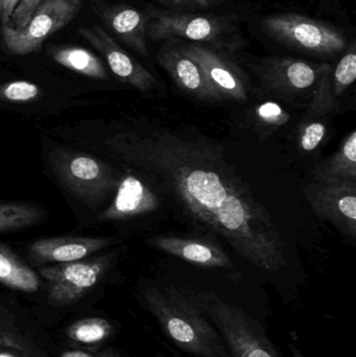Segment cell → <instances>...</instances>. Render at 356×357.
Instances as JSON below:
<instances>
[{"mask_svg":"<svg viewBox=\"0 0 356 357\" xmlns=\"http://www.w3.org/2000/svg\"><path fill=\"white\" fill-rule=\"evenodd\" d=\"M0 357H45L3 307H0Z\"/></svg>","mask_w":356,"mask_h":357,"instance_id":"obj_19","label":"cell"},{"mask_svg":"<svg viewBox=\"0 0 356 357\" xmlns=\"http://www.w3.org/2000/svg\"><path fill=\"white\" fill-rule=\"evenodd\" d=\"M356 79V48L355 43L351 44L348 52L339 61L336 68L332 71V88L334 98L344 94V92L355 83Z\"/></svg>","mask_w":356,"mask_h":357,"instance_id":"obj_24","label":"cell"},{"mask_svg":"<svg viewBox=\"0 0 356 357\" xmlns=\"http://www.w3.org/2000/svg\"><path fill=\"white\" fill-rule=\"evenodd\" d=\"M50 167L60 184L73 197L93 209L116 192L121 181L119 174L104 161L63 149L50 155Z\"/></svg>","mask_w":356,"mask_h":357,"instance_id":"obj_4","label":"cell"},{"mask_svg":"<svg viewBox=\"0 0 356 357\" xmlns=\"http://www.w3.org/2000/svg\"><path fill=\"white\" fill-rule=\"evenodd\" d=\"M201 300L232 357H279L265 328L242 308L213 295H201Z\"/></svg>","mask_w":356,"mask_h":357,"instance_id":"obj_6","label":"cell"},{"mask_svg":"<svg viewBox=\"0 0 356 357\" xmlns=\"http://www.w3.org/2000/svg\"><path fill=\"white\" fill-rule=\"evenodd\" d=\"M157 357H167V356H163V354H159L158 356H157Z\"/></svg>","mask_w":356,"mask_h":357,"instance_id":"obj_35","label":"cell"},{"mask_svg":"<svg viewBox=\"0 0 356 357\" xmlns=\"http://www.w3.org/2000/svg\"><path fill=\"white\" fill-rule=\"evenodd\" d=\"M307 197L320 218L355 238L356 182L314 180L307 187Z\"/></svg>","mask_w":356,"mask_h":357,"instance_id":"obj_10","label":"cell"},{"mask_svg":"<svg viewBox=\"0 0 356 357\" xmlns=\"http://www.w3.org/2000/svg\"><path fill=\"white\" fill-rule=\"evenodd\" d=\"M112 243L111 237L104 236H62L39 239L29 245V259L36 264L77 261L109 247Z\"/></svg>","mask_w":356,"mask_h":357,"instance_id":"obj_15","label":"cell"},{"mask_svg":"<svg viewBox=\"0 0 356 357\" xmlns=\"http://www.w3.org/2000/svg\"><path fill=\"white\" fill-rule=\"evenodd\" d=\"M159 64L169 73L178 88L184 93L206 102L223 100L211 86L198 63L184 54L178 46L169 43L158 52Z\"/></svg>","mask_w":356,"mask_h":357,"instance_id":"obj_13","label":"cell"},{"mask_svg":"<svg viewBox=\"0 0 356 357\" xmlns=\"http://www.w3.org/2000/svg\"><path fill=\"white\" fill-rule=\"evenodd\" d=\"M255 116L261 125L271 129L284 127L291 119L290 114L275 102H265L257 107Z\"/></svg>","mask_w":356,"mask_h":357,"instance_id":"obj_27","label":"cell"},{"mask_svg":"<svg viewBox=\"0 0 356 357\" xmlns=\"http://www.w3.org/2000/svg\"><path fill=\"white\" fill-rule=\"evenodd\" d=\"M62 357H92L89 356V354H85L83 351H77V350H75V351H66L62 354Z\"/></svg>","mask_w":356,"mask_h":357,"instance_id":"obj_32","label":"cell"},{"mask_svg":"<svg viewBox=\"0 0 356 357\" xmlns=\"http://www.w3.org/2000/svg\"><path fill=\"white\" fill-rule=\"evenodd\" d=\"M112 259L113 255H105L40 268V274L48 283V301L56 306L79 301L100 282Z\"/></svg>","mask_w":356,"mask_h":357,"instance_id":"obj_9","label":"cell"},{"mask_svg":"<svg viewBox=\"0 0 356 357\" xmlns=\"http://www.w3.org/2000/svg\"><path fill=\"white\" fill-rule=\"evenodd\" d=\"M49 56L54 62L79 75L94 79H108L104 63L86 48L77 46H54L49 48Z\"/></svg>","mask_w":356,"mask_h":357,"instance_id":"obj_21","label":"cell"},{"mask_svg":"<svg viewBox=\"0 0 356 357\" xmlns=\"http://www.w3.org/2000/svg\"><path fill=\"white\" fill-rule=\"evenodd\" d=\"M82 0H43L25 26L2 25L4 46L10 54L24 56L39 50L49 36L66 26L79 14Z\"/></svg>","mask_w":356,"mask_h":357,"instance_id":"obj_7","label":"cell"},{"mask_svg":"<svg viewBox=\"0 0 356 357\" xmlns=\"http://www.w3.org/2000/svg\"><path fill=\"white\" fill-rule=\"evenodd\" d=\"M112 333V326L102 318L84 319L73 323L67 329V337L72 341L86 345L98 344L108 339Z\"/></svg>","mask_w":356,"mask_h":357,"instance_id":"obj_23","label":"cell"},{"mask_svg":"<svg viewBox=\"0 0 356 357\" xmlns=\"http://www.w3.org/2000/svg\"><path fill=\"white\" fill-rule=\"evenodd\" d=\"M155 249L171 254L180 259L204 268H232L229 256L215 243L200 238L160 235L148 239Z\"/></svg>","mask_w":356,"mask_h":357,"instance_id":"obj_17","label":"cell"},{"mask_svg":"<svg viewBox=\"0 0 356 357\" xmlns=\"http://www.w3.org/2000/svg\"><path fill=\"white\" fill-rule=\"evenodd\" d=\"M47 212L42 208L22 202L0 203V232L22 230L41 222Z\"/></svg>","mask_w":356,"mask_h":357,"instance_id":"obj_22","label":"cell"},{"mask_svg":"<svg viewBox=\"0 0 356 357\" xmlns=\"http://www.w3.org/2000/svg\"><path fill=\"white\" fill-rule=\"evenodd\" d=\"M328 64H315L294 58L265 59L253 67L261 87L278 98L294 100L314 93Z\"/></svg>","mask_w":356,"mask_h":357,"instance_id":"obj_8","label":"cell"},{"mask_svg":"<svg viewBox=\"0 0 356 357\" xmlns=\"http://www.w3.org/2000/svg\"><path fill=\"white\" fill-rule=\"evenodd\" d=\"M42 1L43 0H21L20 3L16 6L13 13L8 26L13 27V29H20V27L25 26Z\"/></svg>","mask_w":356,"mask_h":357,"instance_id":"obj_29","label":"cell"},{"mask_svg":"<svg viewBox=\"0 0 356 357\" xmlns=\"http://www.w3.org/2000/svg\"><path fill=\"white\" fill-rule=\"evenodd\" d=\"M0 283L25 293H35L40 287L38 275L4 245H0Z\"/></svg>","mask_w":356,"mask_h":357,"instance_id":"obj_20","label":"cell"},{"mask_svg":"<svg viewBox=\"0 0 356 357\" xmlns=\"http://www.w3.org/2000/svg\"><path fill=\"white\" fill-rule=\"evenodd\" d=\"M21 0H0V22L2 25H8L16 6Z\"/></svg>","mask_w":356,"mask_h":357,"instance_id":"obj_31","label":"cell"},{"mask_svg":"<svg viewBox=\"0 0 356 357\" xmlns=\"http://www.w3.org/2000/svg\"><path fill=\"white\" fill-rule=\"evenodd\" d=\"M332 68L330 67L324 73L314 91L311 105H309V114H307L309 119L321 116L326 113L332 112L336 107V100L332 93Z\"/></svg>","mask_w":356,"mask_h":357,"instance_id":"obj_25","label":"cell"},{"mask_svg":"<svg viewBox=\"0 0 356 357\" xmlns=\"http://www.w3.org/2000/svg\"><path fill=\"white\" fill-rule=\"evenodd\" d=\"M291 350H292V356L293 357H305L301 354L300 350L298 348L295 347V346H290Z\"/></svg>","mask_w":356,"mask_h":357,"instance_id":"obj_33","label":"cell"},{"mask_svg":"<svg viewBox=\"0 0 356 357\" xmlns=\"http://www.w3.org/2000/svg\"><path fill=\"white\" fill-rule=\"evenodd\" d=\"M144 299L165 337L182 351L194 357H232L205 312L201 295L150 287L144 291Z\"/></svg>","mask_w":356,"mask_h":357,"instance_id":"obj_2","label":"cell"},{"mask_svg":"<svg viewBox=\"0 0 356 357\" xmlns=\"http://www.w3.org/2000/svg\"><path fill=\"white\" fill-rule=\"evenodd\" d=\"M314 180L356 182V132L346 136L339 150L320 163L314 171Z\"/></svg>","mask_w":356,"mask_h":357,"instance_id":"obj_18","label":"cell"},{"mask_svg":"<svg viewBox=\"0 0 356 357\" xmlns=\"http://www.w3.org/2000/svg\"><path fill=\"white\" fill-rule=\"evenodd\" d=\"M261 27L274 41L311 56L332 58L347 47L342 31L300 14L270 15L263 19Z\"/></svg>","mask_w":356,"mask_h":357,"instance_id":"obj_5","label":"cell"},{"mask_svg":"<svg viewBox=\"0 0 356 357\" xmlns=\"http://www.w3.org/2000/svg\"><path fill=\"white\" fill-rule=\"evenodd\" d=\"M92 10L115 36L140 56H148L146 13L127 4H110L106 0H92Z\"/></svg>","mask_w":356,"mask_h":357,"instance_id":"obj_14","label":"cell"},{"mask_svg":"<svg viewBox=\"0 0 356 357\" xmlns=\"http://www.w3.org/2000/svg\"><path fill=\"white\" fill-rule=\"evenodd\" d=\"M113 156L171 195L200 228L268 272L286 268V248L267 208L221 146L185 130L150 123L107 142Z\"/></svg>","mask_w":356,"mask_h":357,"instance_id":"obj_1","label":"cell"},{"mask_svg":"<svg viewBox=\"0 0 356 357\" xmlns=\"http://www.w3.org/2000/svg\"><path fill=\"white\" fill-rule=\"evenodd\" d=\"M77 31L104 56L111 71L121 82L133 86L144 93L156 89L157 81L154 75L123 50L102 26L79 27Z\"/></svg>","mask_w":356,"mask_h":357,"instance_id":"obj_12","label":"cell"},{"mask_svg":"<svg viewBox=\"0 0 356 357\" xmlns=\"http://www.w3.org/2000/svg\"><path fill=\"white\" fill-rule=\"evenodd\" d=\"M178 47L198 63L209 83L223 100L240 102L248 100L250 87L246 75L222 50L196 42Z\"/></svg>","mask_w":356,"mask_h":357,"instance_id":"obj_11","label":"cell"},{"mask_svg":"<svg viewBox=\"0 0 356 357\" xmlns=\"http://www.w3.org/2000/svg\"><path fill=\"white\" fill-rule=\"evenodd\" d=\"M40 88L31 82H10L0 86V100L6 102H33L40 98Z\"/></svg>","mask_w":356,"mask_h":357,"instance_id":"obj_26","label":"cell"},{"mask_svg":"<svg viewBox=\"0 0 356 357\" xmlns=\"http://www.w3.org/2000/svg\"><path fill=\"white\" fill-rule=\"evenodd\" d=\"M160 206L159 197L144 181L134 175L121 178L114 199L98 215L100 222H115L150 213Z\"/></svg>","mask_w":356,"mask_h":357,"instance_id":"obj_16","label":"cell"},{"mask_svg":"<svg viewBox=\"0 0 356 357\" xmlns=\"http://www.w3.org/2000/svg\"><path fill=\"white\" fill-rule=\"evenodd\" d=\"M98 357H121L118 356V354H115L114 351H111V350H106V351L102 352Z\"/></svg>","mask_w":356,"mask_h":357,"instance_id":"obj_34","label":"cell"},{"mask_svg":"<svg viewBox=\"0 0 356 357\" xmlns=\"http://www.w3.org/2000/svg\"><path fill=\"white\" fill-rule=\"evenodd\" d=\"M326 135V127L319 121L307 123L302 128L299 136V146L305 152L316 150Z\"/></svg>","mask_w":356,"mask_h":357,"instance_id":"obj_28","label":"cell"},{"mask_svg":"<svg viewBox=\"0 0 356 357\" xmlns=\"http://www.w3.org/2000/svg\"><path fill=\"white\" fill-rule=\"evenodd\" d=\"M178 10H208L221 4L224 0H152Z\"/></svg>","mask_w":356,"mask_h":357,"instance_id":"obj_30","label":"cell"},{"mask_svg":"<svg viewBox=\"0 0 356 357\" xmlns=\"http://www.w3.org/2000/svg\"><path fill=\"white\" fill-rule=\"evenodd\" d=\"M146 37L154 42L183 41L204 44L217 50H238L242 43L240 31L231 19L180 10H146Z\"/></svg>","mask_w":356,"mask_h":357,"instance_id":"obj_3","label":"cell"}]
</instances>
